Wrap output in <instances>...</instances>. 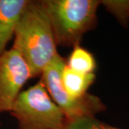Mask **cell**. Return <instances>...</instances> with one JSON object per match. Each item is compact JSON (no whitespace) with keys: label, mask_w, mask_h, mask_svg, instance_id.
I'll list each match as a JSON object with an SVG mask.
<instances>
[{"label":"cell","mask_w":129,"mask_h":129,"mask_svg":"<svg viewBox=\"0 0 129 129\" xmlns=\"http://www.w3.org/2000/svg\"><path fill=\"white\" fill-rule=\"evenodd\" d=\"M50 19L40 1H29L14 32L12 48L25 60L32 78L43 70L58 53Z\"/></svg>","instance_id":"obj_1"},{"label":"cell","mask_w":129,"mask_h":129,"mask_svg":"<svg viewBox=\"0 0 129 129\" xmlns=\"http://www.w3.org/2000/svg\"><path fill=\"white\" fill-rule=\"evenodd\" d=\"M101 4L112 14L123 26H127L129 21V1L105 0Z\"/></svg>","instance_id":"obj_10"},{"label":"cell","mask_w":129,"mask_h":129,"mask_svg":"<svg viewBox=\"0 0 129 129\" xmlns=\"http://www.w3.org/2000/svg\"><path fill=\"white\" fill-rule=\"evenodd\" d=\"M66 64L74 71L85 75L94 73L96 68V61L93 55L80 45L73 47Z\"/></svg>","instance_id":"obj_8"},{"label":"cell","mask_w":129,"mask_h":129,"mask_svg":"<svg viewBox=\"0 0 129 129\" xmlns=\"http://www.w3.org/2000/svg\"><path fill=\"white\" fill-rule=\"evenodd\" d=\"M66 61L57 54L41 74V81L52 100L63 112L66 119L95 116L105 111L106 106L101 99L92 94L86 93L79 98H73L62 87L61 76Z\"/></svg>","instance_id":"obj_4"},{"label":"cell","mask_w":129,"mask_h":129,"mask_svg":"<svg viewBox=\"0 0 129 129\" xmlns=\"http://www.w3.org/2000/svg\"><path fill=\"white\" fill-rule=\"evenodd\" d=\"M32 78L27 62L12 47L0 55V114L11 112L24 85Z\"/></svg>","instance_id":"obj_5"},{"label":"cell","mask_w":129,"mask_h":129,"mask_svg":"<svg viewBox=\"0 0 129 129\" xmlns=\"http://www.w3.org/2000/svg\"><path fill=\"white\" fill-rule=\"evenodd\" d=\"M50 19L57 45H80L83 35L96 26L97 0L40 1Z\"/></svg>","instance_id":"obj_2"},{"label":"cell","mask_w":129,"mask_h":129,"mask_svg":"<svg viewBox=\"0 0 129 129\" xmlns=\"http://www.w3.org/2000/svg\"><path fill=\"white\" fill-rule=\"evenodd\" d=\"M28 0H0V55L14 37V32Z\"/></svg>","instance_id":"obj_6"},{"label":"cell","mask_w":129,"mask_h":129,"mask_svg":"<svg viewBox=\"0 0 129 129\" xmlns=\"http://www.w3.org/2000/svg\"><path fill=\"white\" fill-rule=\"evenodd\" d=\"M10 113L19 129H61L66 120L41 81L19 93Z\"/></svg>","instance_id":"obj_3"},{"label":"cell","mask_w":129,"mask_h":129,"mask_svg":"<svg viewBox=\"0 0 129 129\" xmlns=\"http://www.w3.org/2000/svg\"><path fill=\"white\" fill-rule=\"evenodd\" d=\"M61 129H120L97 120L94 116L66 119Z\"/></svg>","instance_id":"obj_9"},{"label":"cell","mask_w":129,"mask_h":129,"mask_svg":"<svg viewBox=\"0 0 129 129\" xmlns=\"http://www.w3.org/2000/svg\"><path fill=\"white\" fill-rule=\"evenodd\" d=\"M95 79L94 73H79L69 68L67 64L64 66L61 76L62 87L68 95L73 98H79L85 95Z\"/></svg>","instance_id":"obj_7"}]
</instances>
